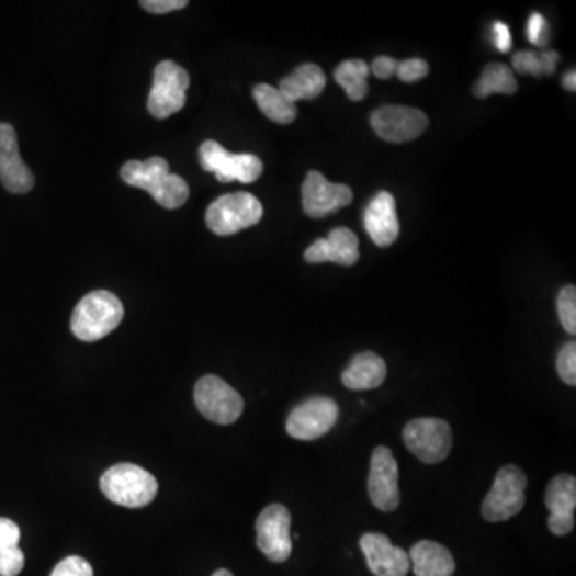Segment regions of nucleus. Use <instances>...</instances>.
<instances>
[{
    "label": "nucleus",
    "mask_w": 576,
    "mask_h": 576,
    "mask_svg": "<svg viewBox=\"0 0 576 576\" xmlns=\"http://www.w3.org/2000/svg\"><path fill=\"white\" fill-rule=\"evenodd\" d=\"M544 505L550 509L547 527L556 537H565L574 530L576 508V479L572 474H558L547 484Z\"/></svg>",
    "instance_id": "obj_16"
},
{
    "label": "nucleus",
    "mask_w": 576,
    "mask_h": 576,
    "mask_svg": "<svg viewBox=\"0 0 576 576\" xmlns=\"http://www.w3.org/2000/svg\"><path fill=\"white\" fill-rule=\"evenodd\" d=\"M359 257L361 253H359L358 236L348 228L331 230L330 236L316 240L305 251V260L314 264L331 261L341 267H352L358 263Z\"/></svg>",
    "instance_id": "obj_19"
},
{
    "label": "nucleus",
    "mask_w": 576,
    "mask_h": 576,
    "mask_svg": "<svg viewBox=\"0 0 576 576\" xmlns=\"http://www.w3.org/2000/svg\"><path fill=\"white\" fill-rule=\"evenodd\" d=\"M199 162L222 183H253L263 173V162L253 154H230L219 143L207 139L199 148Z\"/></svg>",
    "instance_id": "obj_6"
},
{
    "label": "nucleus",
    "mask_w": 576,
    "mask_h": 576,
    "mask_svg": "<svg viewBox=\"0 0 576 576\" xmlns=\"http://www.w3.org/2000/svg\"><path fill=\"white\" fill-rule=\"evenodd\" d=\"M428 117L408 106H383L372 114V127L380 138L389 143H407L428 128Z\"/></svg>",
    "instance_id": "obj_13"
},
{
    "label": "nucleus",
    "mask_w": 576,
    "mask_h": 576,
    "mask_svg": "<svg viewBox=\"0 0 576 576\" xmlns=\"http://www.w3.org/2000/svg\"><path fill=\"white\" fill-rule=\"evenodd\" d=\"M20 527L13 520L0 518V553L19 546Z\"/></svg>",
    "instance_id": "obj_33"
},
{
    "label": "nucleus",
    "mask_w": 576,
    "mask_h": 576,
    "mask_svg": "<svg viewBox=\"0 0 576 576\" xmlns=\"http://www.w3.org/2000/svg\"><path fill=\"white\" fill-rule=\"evenodd\" d=\"M212 576H234V575L230 574L229 571H225V568H222V571H216L215 574H213Z\"/></svg>",
    "instance_id": "obj_39"
},
{
    "label": "nucleus",
    "mask_w": 576,
    "mask_h": 576,
    "mask_svg": "<svg viewBox=\"0 0 576 576\" xmlns=\"http://www.w3.org/2000/svg\"><path fill=\"white\" fill-rule=\"evenodd\" d=\"M303 208L310 218H324L330 213L340 211L346 205L351 204V188L346 184H337L328 181L323 173H307L305 183L302 188Z\"/></svg>",
    "instance_id": "obj_14"
},
{
    "label": "nucleus",
    "mask_w": 576,
    "mask_h": 576,
    "mask_svg": "<svg viewBox=\"0 0 576 576\" xmlns=\"http://www.w3.org/2000/svg\"><path fill=\"white\" fill-rule=\"evenodd\" d=\"M494 38H495V47H497L499 52H502V54H506V52L511 50L512 37H511V31H509L508 24L502 23V21H495Z\"/></svg>",
    "instance_id": "obj_35"
},
{
    "label": "nucleus",
    "mask_w": 576,
    "mask_h": 576,
    "mask_svg": "<svg viewBox=\"0 0 576 576\" xmlns=\"http://www.w3.org/2000/svg\"><path fill=\"white\" fill-rule=\"evenodd\" d=\"M429 65L421 58H410L405 59V61H399L397 66L396 75L399 76V79L403 82L414 83L417 80L422 79V77L428 76Z\"/></svg>",
    "instance_id": "obj_29"
},
{
    "label": "nucleus",
    "mask_w": 576,
    "mask_h": 576,
    "mask_svg": "<svg viewBox=\"0 0 576 576\" xmlns=\"http://www.w3.org/2000/svg\"><path fill=\"white\" fill-rule=\"evenodd\" d=\"M364 225L376 246L384 249L396 242L400 225L393 194L382 191L372 199L364 212Z\"/></svg>",
    "instance_id": "obj_18"
},
{
    "label": "nucleus",
    "mask_w": 576,
    "mask_h": 576,
    "mask_svg": "<svg viewBox=\"0 0 576 576\" xmlns=\"http://www.w3.org/2000/svg\"><path fill=\"white\" fill-rule=\"evenodd\" d=\"M253 98L261 113L278 124H292L298 115L296 104L282 95L281 90L268 83H258L253 89Z\"/></svg>",
    "instance_id": "obj_23"
},
{
    "label": "nucleus",
    "mask_w": 576,
    "mask_h": 576,
    "mask_svg": "<svg viewBox=\"0 0 576 576\" xmlns=\"http://www.w3.org/2000/svg\"><path fill=\"white\" fill-rule=\"evenodd\" d=\"M386 376V362L375 352L365 351L349 362L341 375V382L348 389L370 391L382 386Z\"/></svg>",
    "instance_id": "obj_21"
},
{
    "label": "nucleus",
    "mask_w": 576,
    "mask_h": 576,
    "mask_svg": "<svg viewBox=\"0 0 576 576\" xmlns=\"http://www.w3.org/2000/svg\"><path fill=\"white\" fill-rule=\"evenodd\" d=\"M0 183L13 194H26L34 188V174L21 159L15 128L0 122Z\"/></svg>",
    "instance_id": "obj_15"
},
{
    "label": "nucleus",
    "mask_w": 576,
    "mask_h": 576,
    "mask_svg": "<svg viewBox=\"0 0 576 576\" xmlns=\"http://www.w3.org/2000/svg\"><path fill=\"white\" fill-rule=\"evenodd\" d=\"M366 565L375 576H407L410 558L400 547L394 546L383 533H365L361 541Z\"/></svg>",
    "instance_id": "obj_17"
},
{
    "label": "nucleus",
    "mask_w": 576,
    "mask_h": 576,
    "mask_svg": "<svg viewBox=\"0 0 576 576\" xmlns=\"http://www.w3.org/2000/svg\"><path fill=\"white\" fill-rule=\"evenodd\" d=\"M369 72V66L362 59H348L338 66L335 71V80L340 83V87H343L349 100L361 101L369 92V86H366Z\"/></svg>",
    "instance_id": "obj_25"
},
{
    "label": "nucleus",
    "mask_w": 576,
    "mask_h": 576,
    "mask_svg": "<svg viewBox=\"0 0 576 576\" xmlns=\"http://www.w3.org/2000/svg\"><path fill=\"white\" fill-rule=\"evenodd\" d=\"M415 576H452L455 574V558L442 544L422 540L408 554Z\"/></svg>",
    "instance_id": "obj_20"
},
{
    "label": "nucleus",
    "mask_w": 576,
    "mask_h": 576,
    "mask_svg": "<svg viewBox=\"0 0 576 576\" xmlns=\"http://www.w3.org/2000/svg\"><path fill=\"white\" fill-rule=\"evenodd\" d=\"M366 487L370 501L380 511L393 512L399 508V464L387 447L379 445L373 450Z\"/></svg>",
    "instance_id": "obj_11"
},
{
    "label": "nucleus",
    "mask_w": 576,
    "mask_h": 576,
    "mask_svg": "<svg viewBox=\"0 0 576 576\" xmlns=\"http://www.w3.org/2000/svg\"><path fill=\"white\" fill-rule=\"evenodd\" d=\"M122 180L131 187L149 192L160 207H183L190 197V187L183 178L170 173L169 162L162 157L145 160H128L121 170Z\"/></svg>",
    "instance_id": "obj_1"
},
{
    "label": "nucleus",
    "mask_w": 576,
    "mask_h": 576,
    "mask_svg": "<svg viewBox=\"0 0 576 576\" xmlns=\"http://www.w3.org/2000/svg\"><path fill=\"white\" fill-rule=\"evenodd\" d=\"M540 58L541 65H543L544 75H553V72L556 71V66L558 61V55L556 54V52H543V54L540 55Z\"/></svg>",
    "instance_id": "obj_37"
},
{
    "label": "nucleus",
    "mask_w": 576,
    "mask_h": 576,
    "mask_svg": "<svg viewBox=\"0 0 576 576\" xmlns=\"http://www.w3.org/2000/svg\"><path fill=\"white\" fill-rule=\"evenodd\" d=\"M194 400L202 417L216 425H233L244 411L242 396L216 375L202 376L195 383Z\"/></svg>",
    "instance_id": "obj_9"
},
{
    "label": "nucleus",
    "mask_w": 576,
    "mask_h": 576,
    "mask_svg": "<svg viewBox=\"0 0 576 576\" xmlns=\"http://www.w3.org/2000/svg\"><path fill=\"white\" fill-rule=\"evenodd\" d=\"M263 218V205L249 192L222 195L207 208L205 222L216 236H233Z\"/></svg>",
    "instance_id": "obj_5"
},
{
    "label": "nucleus",
    "mask_w": 576,
    "mask_h": 576,
    "mask_svg": "<svg viewBox=\"0 0 576 576\" xmlns=\"http://www.w3.org/2000/svg\"><path fill=\"white\" fill-rule=\"evenodd\" d=\"M526 473L515 464H506L498 471L490 492L481 506L482 518L487 522H505L518 516L526 506Z\"/></svg>",
    "instance_id": "obj_4"
},
{
    "label": "nucleus",
    "mask_w": 576,
    "mask_h": 576,
    "mask_svg": "<svg viewBox=\"0 0 576 576\" xmlns=\"http://www.w3.org/2000/svg\"><path fill=\"white\" fill-rule=\"evenodd\" d=\"M100 487L104 497L125 508H145L159 490L156 477L132 463L110 467L101 476Z\"/></svg>",
    "instance_id": "obj_3"
},
{
    "label": "nucleus",
    "mask_w": 576,
    "mask_h": 576,
    "mask_svg": "<svg viewBox=\"0 0 576 576\" xmlns=\"http://www.w3.org/2000/svg\"><path fill=\"white\" fill-rule=\"evenodd\" d=\"M557 313L562 327L571 335L576 334V287L565 285L557 296Z\"/></svg>",
    "instance_id": "obj_26"
},
{
    "label": "nucleus",
    "mask_w": 576,
    "mask_h": 576,
    "mask_svg": "<svg viewBox=\"0 0 576 576\" xmlns=\"http://www.w3.org/2000/svg\"><path fill=\"white\" fill-rule=\"evenodd\" d=\"M338 415H340V408L330 397H310L290 411L285 428L293 439L316 441L331 431V428L337 425Z\"/></svg>",
    "instance_id": "obj_10"
},
{
    "label": "nucleus",
    "mask_w": 576,
    "mask_h": 576,
    "mask_svg": "<svg viewBox=\"0 0 576 576\" xmlns=\"http://www.w3.org/2000/svg\"><path fill=\"white\" fill-rule=\"evenodd\" d=\"M516 92H518L516 77L511 69L501 63H492V65L485 66L479 82L474 87V93L477 98H487L494 93L512 95Z\"/></svg>",
    "instance_id": "obj_24"
},
{
    "label": "nucleus",
    "mask_w": 576,
    "mask_h": 576,
    "mask_svg": "<svg viewBox=\"0 0 576 576\" xmlns=\"http://www.w3.org/2000/svg\"><path fill=\"white\" fill-rule=\"evenodd\" d=\"M292 516L285 506L269 505L257 519V546L271 562L287 561L292 554Z\"/></svg>",
    "instance_id": "obj_12"
},
{
    "label": "nucleus",
    "mask_w": 576,
    "mask_h": 576,
    "mask_svg": "<svg viewBox=\"0 0 576 576\" xmlns=\"http://www.w3.org/2000/svg\"><path fill=\"white\" fill-rule=\"evenodd\" d=\"M50 576H93V568L86 558L69 556L59 562Z\"/></svg>",
    "instance_id": "obj_28"
},
{
    "label": "nucleus",
    "mask_w": 576,
    "mask_h": 576,
    "mask_svg": "<svg viewBox=\"0 0 576 576\" xmlns=\"http://www.w3.org/2000/svg\"><path fill=\"white\" fill-rule=\"evenodd\" d=\"M399 61L391 57H379L373 61L372 72L379 79H389L391 76L396 75Z\"/></svg>",
    "instance_id": "obj_36"
},
{
    "label": "nucleus",
    "mask_w": 576,
    "mask_h": 576,
    "mask_svg": "<svg viewBox=\"0 0 576 576\" xmlns=\"http://www.w3.org/2000/svg\"><path fill=\"white\" fill-rule=\"evenodd\" d=\"M139 5L146 10V12L157 13V15H162V13L177 12V10H183L184 7H188L187 0H143Z\"/></svg>",
    "instance_id": "obj_34"
},
{
    "label": "nucleus",
    "mask_w": 576,
    "mask_h": 576,
    "mask_svg": "<svg viewBox=\"0 0 576 576\" xmlns=\"http://www.w3.org/2000/svg\"><path fill=\"white\" fill-rule=\"evenodd\" d=\"M326 83L327 79L323 69L313 63H306V65L298 66L292 75L282 79L279 90H281L282 95L296 104V101L314 100V98L319 97L326 89Z\"/></svg>",
    "instance_id": "obj_22"
},
{
    "label": "nucleus",
    "mask_w": 576,
    "mask_h": 576,
    "mask_svg": "<svg viewBox=\"0 0 576 576\" xmlns=\"http://www.w3.org/2000/svg\"><path fill=\"white\" fill-rule=\"evenodd\" d=\"M190 75L177 63L162 61L154 69L151 93L148 98V111L153 117L167 118L180 113L187 104V90Z\"/></svg>",
    "instance_id": "obj_8"
},
{
    "label": "nucleus",
    "mask_w": 576,
    "mask_h": 576,
    "mask_svg": "<svg viewBox=\"0 0 576 576\" xmlns=\"http://www.w3.org/2000/svg\"><path fill=\"white\" fill-rule=\"evenodd\" d=\"M527 37L537 47H544L547 44V21L540 13H532L527 24Z\"/></svg>",
    "instance_id": "obj_32"
},
{
    "label": "nucleus",
    "mask_w": 576,
    "mask_h": 576,
    "mask_svg": "<svg viewBox=\"0 0 576 576\" xmlns=\"http://www.w3.org/2000/svg\"><path fill=\"white\" fill-rule=\"evenodd\" d=\"M557 373L561 376L562 382L568 384V386H575L576 384V343L575 341H568L562 346L561 351L557 354Z\"/></svg>",
    "instance_id": "obj_27"
},
{
    "label": "nucleus",
    "mask_w": 576,
    "mask_h": 576,
    "mask_svg": "<svg viewBox=\"0 0 576 576\" xmlns=\"http://www.w3.org/2000/svg\"><path fill=\"white\" fill-rule=\"evenodd\" d=\"M124 319V306L114 293L97 290L77 303L71 317V330L80 341L101 340Z\"/></svg>",
    "instance_id": "obj_2"
},
{
    "label": "nucleus",
    "mask_w": 576,
    "mask_h": 576,
    "mask_svg": "<svg viewBox=\"0 0 576 576\" xmlns=\"http://www.w3.org/2000/svg\"><path fill=\"white\" fill-rule=\"evenodd\" d=\"M403 438L411 455L426 464L442 463L452 452V428L439 418H417L407 422Z\"/></svg>",
    "instance_id": "obj_7"
},
{
    "label": "nucleus",
    "mask_w": 576,
    "mask_h": 576,
    "mask_svg": "<svg viewBox=\"0 0 576 576\" xmlns=\"http://www.w3.org/2000/svg\"><path fill=\"white\" fill-rule=\"evenodd\" d=\"M564 87L567 90H572V92H575L576 90V72L571 71L567 72V75L564 76Z\"/></svg>",
    "instance_id": "obj_38"
},
{
    "label": "nucleus",
    "mask_w": 576,
    "mask_h": 576,
    "mask_svg": "<svg viewBox=\"0 0 576 576\" xmlns=\"http://www.w3.org/2000/svg\"><path fill=\"white\" fill-rule=\"evenodd\" d=\"M512 66L519 75L543 76V65L540 55L533 52H519L512 58Z\"/></svg>",
    "instance_id": "obj_31"
},
{
    "label": "nucleus",
    "mask_w": 576,
    "mask_h": 576,
    "mask_svg": "<svg viewBox=\"0 0 576 576\" xmlns=\"http://www.w3.org/2000/svg\"><path fill=\"white\" fill-rule=\"evenodd\" d=\"M24 568V554L19 546L0 553V576H19Z\"/></svg>",
    "instance_id": "obj_30"
}]
</instances>
